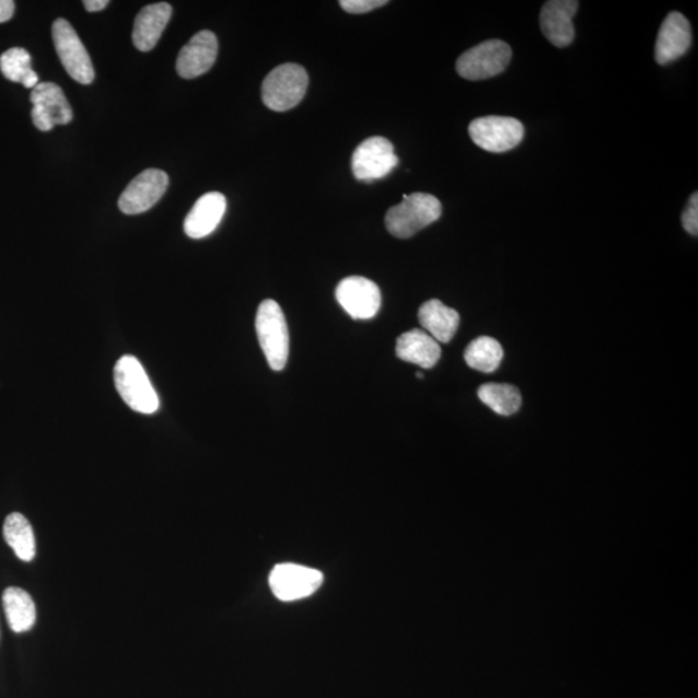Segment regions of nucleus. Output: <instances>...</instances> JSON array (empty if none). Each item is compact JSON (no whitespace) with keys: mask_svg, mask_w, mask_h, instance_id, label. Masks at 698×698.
Here are the masks:
<instances>
[{"mask_svg":"<svg viewBox=\"0 0 698 698\" xmlns=\"http://www.w3.org/2000/svg\"><path fill=\"white\" fill-rule=\"evenodd\" d=\"M114 383L128 408L141 415H154L160 408V397L141 362L135 356L126 354L114 368Z\"/></svg>","mask_w":698,"mask_h":698,"instance_id":"nucleus-1","label":"nucleus"},{"mask_svg":"<svg viewBox=\"0 0 698 698\" xmlns=\"http://www.w3.org/2000/svg\"><path fill=\"white\" fill-rule=\"evenodd\" d=\"M443 206L429 194L404 196L403 202L391 208L386 216L387 231L397 239H410L440 219Z\"/></svg>","mask_w":698,"mask_h":698,"instance_id":"nucleus-2","label":"nucleus"},{"mask_svg":"<svg viewBox=\"0 0 698 698\" xmlns=\"http://www.w3.org/2000/svg\"><path fill=\"white\" fill-rule=\"evenodd\" d=\"M255 327L270 369L280 372L287 367L290 351L288 324L280 304L272 299L263 302L256 313Z\"/></svg>","mask_w":698,"mask_h":698,"instance_id":"nucleus-3","label":"nucleus"},{"mask_svg":"<svg viewBox=\"0 0 698 698\" xmlns=\"http://www.w3.org/2000/svg\"><path fill=\"white\" fill-rule=\"evenodd\" d=\"M307 71L298 63H283L266 77L261 85L263 103L270 110L288 112L302 102L307 92Z\"/></svg>","mask_w":698,"mask_h":698,"instance_id":"nucleus-4","label":"nucleus"},{"mask_svg":"<svg viewBox=\"0 0 698 698\" xmlns=\"http://www.w3.org/2000/svg\"><path fill=\"white\" fill-rule=\"evenodd\" d=\"M511 57L512 51L508 43L490 39L461 55L455 68L465 80L482 81L503 73Z\"/></svg>","mask_w":698,"mask_h":698,"instance_id":"nucleus-5","label":"nucleus"},{"mask_svg":"<svg viewBox=\"0 0 698 698\" xmlns=\"http://www.w3.org/2000/svg\"><path fill=\"white\" fill-rule=\"evenodd\" d=\"M53 38L57 55L60 57L63 69L81 84H91L95 80V70L92 66L88 49L78 37L74 27L67 20L57 19L53 26Z\"/></svg>","mask_w":698,"mask_h":698,"instance_id":"nucleus-6","label":"nucleus"},{"mask_svg":"<svg viewBox=\"0 0 698 698\" xmlns=\"http://www.w3.org/2000/svg\"><path fill=\"white\" fill-rule=\"evenodd\" d=\"M468 132L475 144L484 151L504 153L522 142L525 130L515 118L489 116L473 120Z\"/></svg>","mask_w":698,"mask_h":698,"instance_id":"nucleus-7","label":"nucleus"},{"mask_svg":"<svg viewBox=\"0 0 698 698\" xmlns=\"http://www.w3.org/2000/svg\"><path fill=\"white\" fill-rule=\"evenodd\" d=\"M395 148L386 138L374 137L362 141L352 155L356 179L374 182L387 176L397 166Z\"/></svg>","mask_w":698,"mask_h":698,"instance_id":"nucleus-8","label":"nucleus"},{"mask_svg":"<svg viewBox=\"0 0 698 698\" xmlns=\"http://www.w3.org/2000/svg\"><path fill=\"white\" fill-rule=\"evenodd\" d=\"M324 575L317 569L298 565H280L269 575L272 593L282 602L304 600L322 588Z\"/></svg>","mask_w":698,"mask_h":698,"instance_id":"nucleus-9","label":"nucleus"},{"mask_svg":"<svg viewBox=\"0 0 698 698\" xmlns=\"http://www.w3.org/2000/svg\"><path fill=\"white\" fill-rule=\"evenodd\" d=\"M168 187V176L165 171L148 168L127 185L123 196L119 197L118 208L126 216L151 210L165 195Z\"/></svg>","mask_w":698,"mask_h":698,"instance_id":"nucleus-10","label":"nucleus"},{"mask_svg":"<svg viewBox=\"0 0 698 698\" xmlns=\"http://www.w3.org/2000/svg\"><path fill=\"white\" fill-rule=\"evenodd\" d=\"M32 118L39 131H51L55 126L68 125L73 119V110L60 85L43 82L33 89Z\"/></svg>","mask_w":698,"mask_h":698,"instance_id":"nucleus-11","label":"nucleus"},{"mask_svg":"<svg viewBox=\"0 0 698 698\" xmlns=\"http://www.w3.org/2000/svg\"><path fill=\"white\" fill-rule=\"evenodd\" d=\"M336 296L341 309L354 319L373 318L382 305V294L377 284L361 276L341 280Z\"/></svg>","mask_w":698,"mask_h":698,"instance_id":"nucleus-12","label":"nucleus"},{"mask_svg":"<svg viewBox=\"0 0 698 698\" xmlns=\"http://www.w3.org/2000/svg\"><path fill=\"white\" fill-rule=\"evenodd\" d=\"M218 49L216 34L210 31L197 33L177 56V74L185 80H194V78L208 73L217 61Z\"/></svg>","mask_w":698,"mask_h":698,"instance_id":"nucleus-13","label":"nucleus"},{"mask_svg":"<svg viewBox=\"0 0 698 698\" xmlns=\"http://www.w3.org/2000/svg\"><path fill=\"white\" fill-rule=\"evenodd\" d=\"M580 3L575 0H550L540 11V28L555 47L565 48L574 39L573 18Z\"/></svg>","mask_w":698,"mask_h":698,"instance_id":"nucleus-14","label":"nucleus"},{"mask_svg":"<svg viewBox=\"0 0 698 698\" xmlns=\"http://www.w3.org/2000/svg\"><path fill=\"white\" fill-rule=\"evenodd\" d=\"M693 45V28L689 21L679 12L667 14L660 27L654 57L660 66H667L686 55Z\"/></svg>","mask_w":698,"mask_h":698,"instance_id":"nucleus-15","label":"nucleus"},{"mask_svg":"<svg viewBox=\"0 0 698 698\" xmlns=\"http://www.w3.org/2000/svg\"><path fill=\"white\" fill-rule=\"evenodd\" d=\"M226 210V198L219 191L203 195L184 220V232L188 237L199 240L210 236L217 230Z\"/></svg>","mask_w":698,"mask_h":698,"instance_id":"nucleus-16","label":"nucleus"},{"mask_svg":"<svg viewBox=\"0 0 698 698\" xmlns=\"http://www.w3.org/2000/svg\"><path fill=\"white\" fill-rule=\"evenodd\" d=\"M173 14L168 3H155L144 7L135 20L132 42L139 51H151L159 43Z\"/></svg>","mask_w":698,"mask_h":698,"instance_id":"nucleus-17","label":"nucleus"},{"mask_svg":"<svg viewBox=\"0 0 698 698\" xmlns=\"http://www.w3.org/2000/svg\"><path fill=\"white\" fill-rule=\"evenodd\" d=\"M396 354L403 361L431 369L441 358V347L430 334L422 329H415L397 338Z\"/></svg>","mask_w":698,"mask_h":698,"instance_id":"nucleus-18","label":"nucleus"},{"mask_svg":"<svg viewBox=\"0 0 698 698\" xmlns=\"http://www.w3.org/2000/svg\"><path fill=\"white\" fill-rule=\"evenodd\" d=\"M418 318L423 330L430 334L439 344H449L454 338L459 326L458 312L446 307L438 299L426 302L419 309Z\"/></svg>","mask_w":698,"mask_h":698,"instance_id":"nucleus-19","label":"nucleus"},{"mask_svg":"<svg viewBox=\"0 0 698 698\" xmlns=\"http://www.w3.org/2000/svg\"><path fill=\"white\" fill-rule=\"evenodd\" d=\"M3 607L13 632H26L37 621V608L33 597L23 589H7L3 593Z\"/></svg>","mask_w":698,"mask_h":698,"instance_id":"nucleus-20","label":"nucleus"},{"mask_svg":"<svg viewBox=\"0 0 698 698\" xmlns=\"http://www.w3.org/2000/svg\"><path fill=\"white\" fill-rule=\"evenodd\" d=\"M3 536L20 560L28 562L35 558L37 547H35L33 526L23 514L13 512L7 516Z\"/></svg>","mask_w":698,"mask_h":698,"instance_id":"nucleus-21","label":"nucleus"},{"mask_svg":"<svg viewBox=\"0 0 698 698\" xmlns=\"http://www.w3.org/2000/svg\"><path fill=\"white\" fill-rule=\"evenodd\" d=\"M0 70L7 80L35 89L39 84L38 74L32 68V56L24 48H11L0 56Z\"/></svg>","mask_w":698,"mask_h":698,"instance_id":"nucleus-22","label":"nucleus"},{"mask_svg":"<svg viewBox=\"0 0 698 698\" xmlns=\"http://www.w3.org/2000/svg\"><path fill=\"white\" fill-rule=\"evenodd\" d=\"M503 359V348L495 338H476L465 351V360L469 368L482 373H493L500 368Z\"/></svg>","mask_w":698,"mask_h":698,"instance_id":"nucleus-23","label":"nucleus"},{"mask_svg":"<svg viewBox=\"0 0 698 698\" xmlns=\"http://www.w3.org/2000/svg\"><path fill=\"white\" fill-rule=\"evenodd\" d=\"M481 403L489 406L497 415L509 417L522 406V395L511 384L487 383L477 391Z\"/></svg>","mask_w":698,"mask_h":698,"instance_id":"nucleus-24","label":"nucleus"},{"mask_svg":"<svg viewBox=\"0 0 698 698\" xmlns=\"http://www.w3.org/2000/svg\"><path fill=\"white\" fill-rule=\"evenodd\" d=\"M386 0H340L341 9L352 14L368 13L386 5Z\"/></svg>","mask_w":698,"mask_h":698,"instance_id":"nucleus-25","label":"nucleus"},{"mask_svg":"<svg viewBox=\"0 0 698 698\" xmlns=\"http://www.w3.org/2000/svg\"><path fill=\"white\" fill-rule=\"evenodd\" d=\"M683 228L690 234V236L697 237L698 234V195L694 194L689 198V202L685 212L682 216Z\"/></svg>","mask_w":698,"mask_h":698,"instance_id":"nucleus-26","label":"nucleus"},{"mask_svg":"<svg viewBox=\"0 0 698 698\" xmlns=\"http://www.w3.org/2000/svg\"><path fill=\"white\" fill-rule=\"evenodd\" d=\"M14 13V3L12 0H0V24L9 21Z\"/></svg>","mask_w":698,"mask_h":698,"instance_id":"nucleus-27","label":"nucleus"},{"mask_svg":"<svg viewBox=\"0 0 698 698\" xmlns=\"http://www.w3.org/2000/svg\"><path fill=\"white\" fill-rule=\"evenodd\" d=\"M85 11L89 12H98L106 9V5L109 4L108 0H85L83 2Z\"/></svg>","mask_w":698,"mask_h":698,"instance_id":"nucleus-28","label":"nucleus"},{"mask_svg":"<svg viewBox=\"0 0 698 698\" xmlns=\"http://www.w3.org/2000/svg\"><path fill=\"white\" fill-rule=\"evenodd\" d=\"M417 376L419 377V380H422L423 374L422 373H417Z\"/></svg>","mask_w":698,"mask_h":698,"instance_id":"nucleus-29","label":"nucleus"}]
</instances>
